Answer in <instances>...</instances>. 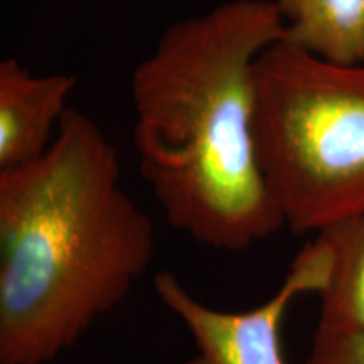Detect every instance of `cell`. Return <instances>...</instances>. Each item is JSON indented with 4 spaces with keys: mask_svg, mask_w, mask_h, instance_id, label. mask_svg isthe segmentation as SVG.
I'll return each instance as SVG.
<instances>
[{
    "mask_svg": "<svg viewBox=\"0 0 364 364\" xmlns=\"http://www.w3.org/2000/svg\"><path fill=\"white\" fill-rule=\"evenodd\" d=\"M331 252V272L317 324L364 332V211L317 233Z\"/></svg>",
    "mask_w": 364,
    "mask_h": 364,
    "instance_id": "7",
    "label": "cell"
},
{
    "mask_svg": "<svg viewBox=\"0 0 364 364\" xmlns=\"http://www.w3.org/2000/svg\"><path fill=\"white\" fill-rule=\"evenodd\" d=\"M282 36L275 0H231L167 27L132 73L140 174L203 247L241 252L285 226L255 139V66Z\"/></svg>",
    "mask_w": 364,
    "mask_h": 364,
    "instance_id": "1",
    "label": "cell"
},
{
    "mask_svg": "<svg viewBox=\"0 0 364 364\" xmlns=\"http://www.w3.org/2000/svg\"><path fill=\"white\" fill-rule=\"evenodd\" d=\"M76 78L33 76L17 59L0 63V171L19 169L48 152Z\"/></svg>",
    "mask_w": 364,
    "mask_h": 364,
    "instance_id": "5",
    "label": "cell"
},
{
    "mask_svg": "<svg viewBox=\"0 0 364 364\" xmlns=\"http://www.w3.org/2000/svg\"><path fill=\"white\" fill-rule=\"evenodd\" d=\"M255 139L285 226L321 233L364 211V63L279 41L255 66Z\"/></svg>",
    "mask_w": 364,
    "mask_h": 364,
    "instance_id": "3",
    "label": "cell"
},
{
    "mask_svg": "<svg viewBox=\"0 0 364 364\" xmlns=\"http://www.w3.org/2000/svg\"><path fill=\"white\" fill-rule=\"evenodd\" d=\"M156 252L120 156L68 108L48 152L0 171V364H49L129 297Z\"/></svg>",
    "mask_w": 364,
    "mask_h": 364,
    "instance_id": "2",
    "label": "cell"
},
{
    "mask_svg": "<svg viewBox=\"0 0 364 364\" xmlns=\"http://www.w3.org/2000/svg\"><path fill=\"white\" fill-rule=\"evenodd\" d=\"M329 247L316 236L295 257L275 294L247 311H221L199 300L174 272H161L154 289L189 332L196 353L186 364H285L282 327L304 294H321L329 279Z\"/></svg>",
    "mask_w": 364,
    "mask_h": 364,
    "instance_id": "4",
    "label": "cell"
},
{
    "mask_svg": "<svg viewBox=\"0 0 364 364\" xmlns=\"http://www.w3.org/2000/svg\"><path fill=\"white\" fill-rule=\"evenodd\" d=\"M282 41L314 56L353 66L364 63V0H275Z\"/></svg>",
    "mask_w": 364,
    "mask_h": 364,
    "instance_id": "6",
    "label": "cell"
},
{
    "mask_svg": "<svg viewBox=\"0 0 364 364\" xmlns=\"http://www.w3.org/2000/svg\"><path fill=\"white\" fill-rule=\"evenodd\" d=\"M306 364H364V332L317 324Z\"/></svg>",
    "mask_w": 364,
    "mask_h": 364,
    "instance_id": "8",
    "label": "cell"
}]
</instances>
